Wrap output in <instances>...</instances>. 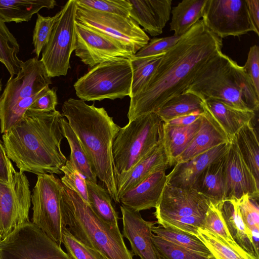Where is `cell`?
<instances>
[{
    "label": "cell",
    "mask_w": 259,
    "mask_h": 259,
    "mask_svg": "<svg viewBox=\"0 0 259 259\" xmlns=\"http://www.w3.org/2000/svg\"><path fill=\"white\" fill-rule=\"evenodd\" d=\"M151 230L154 234L167 241L214 258L203 242L196 236L161 226L157 227L154 226Z\"/></svg>",
    "instance_id": "37"
},
{
    "label": "cell",
    "mask_w": 259,
    "mask_h": 259,
    "mask_svg": "<svg viewBox=\"0 0 259 259\" xmlns=\"http://www.w3.org/2000/svg\"><path fill=\"white\" fill-rule=\"evenodd\" d=\"M75 55L84 64L93 67L100 63L134 55L119 42L76 21Z\"/></svg>",
    "instance_id": "15"
},
{
    "label": "cell",
    "mask_w": 259,
    "mask_h": 259,
    "mask_svg": "<svg viewBox=\"0 0 259 259\" xmlns=\"http://www.w3.org/2000/svg\"><path fill=\"white\" fill-rule=\"evenodd\" d=\"M61 183L54 174L38 175L31 196L32 222L60 246L66 228L60 206Z\"/></svg>",
    "instance_id": "11"
},
{
    "label": "cell",
    "mask_w": 259,
    "mask_h": 259,
    "mask_svg": "<svg viewBox=\"0 0 259 259\" xmlns=\"http://www.w3.org/2000/svg\"><path fill=\"white\" fill-rule=\"evenodd\" d=\"M242 219L246 226L251 230L259 229V208L257 201L245 195L236 199Z\"/></svg>",
    "instance_id": "46"
},
{
    "label": "cell",
    "mask_w": 259,
    "mask_h": 259,
    "mask_svg": "<svg viewBox=\"0 0 259 259\" xmlns=\"http://www.w3.org/2000/svg\"><path fill=\"white\" fill-rule=\"evenodd\" d=\"M76 0L67 1L61 10L50 38L40 60L52 77L65 76L70 68V59L76 46Z\"/></svg>",
    "instance_id": "10"
},
{
    "label": "cell",
    "mask_w": 259,
    "mask_h": 259,
    "mask_svg": "<svg viewBox=\"0 0 259 259\" xmlns=\"http://www.w3.org/2000/svg\"><path fill=\"white\" fill-rule=\"evenodd\" d=\"M226 154L208 165L197 179L193 189L214 204L225 199Z\"/></svg>",
    "instance_id": "25"
},
{
    "label": "cell",
    "mask_w": 259,
    "mask_h": 259,
    "mask_svg": "<svg viewBox=\"0 0 259 259\" xmlns=\"http://www.w3.org/2000/svg\"><path fill=\"white\" fill-rule=\"evenodd\" d=\"M60 206L69 231L104 259H133L134 254L126 247L118 226L102 220L76 192L62 182Z\"/></svg>",
    "instance_id": "5"
},
{
    "label": "cell",
    "mask_w": 259,
    "mask_h": 259,
    "mask_svg": "<svg viewBox=\"0 0 259 259\" xmlns=\"http://www.w3.org/2000/svg\"><path fill=\"white\" fill-rule=\"evenodd\" d=\"M63 117L88 155L97 177L105 185L111 199L120 203L115 183L112 145L120 127L103 107L69 98L62 106Z\"/></svg>",
    "instance_id": "3"
},
{
    "label": "cell",
    "mask_w": 259,
    "mask_h": 259,
    "mask_svg": "<svg viewBox=\"0 0 259 259\" xmlns=\"http://www.w3.org/2000/svg\"><path fill=\"white\" fill-rule=\"evenodd\" d=\"M61 14V10L53 16H44L37 14L33 32V52L38 59L40 53L47 44L54 27Z\"/></svg>",
    "instance_id": "40"
},
{
    "label": "cell",
    "mask_w": 259,
    "mask_h": 259,
    "mask_svg": "<svg viewBox=\"0 0 259 259\" xmlns=\"http://www.w3.org/2000/svg\"><path fill=\"white\" fill-rule=\"evenodd\" d=\"M202 18L205 26L222 39L254 32L246 0H206Z\"/></svg>",
    "instance_id": "13"
},
{
    "label": "cell",
    "mask_w": 259,
    "mask_h": 259,
    "mask_svg": "<svg viewBox=\"0 0 259 259\" xmlns=\"http://www.w3.org/2000/svg\"><path fill=\"white\" fill-rule=\"evenodd\" d=\"M76 21L113 39L134 54L150 40L145 31L130 17L77 6Z\"/></svg>",
    "instance_id": "12"
},
{
    "label": "cell",
    "mask_w": 259,
    "mask_h": 259,
    "mask_svg": "<svg viewBox=\"0 0 259 259\" xmlns=\"http://www.w3.org/2000/svg\"><path fill=\"white\" fill-rule=\"evenodd\" d=\"M230 143L218 145L190 160L176 163L167 175V184L181 188L193 189L201 174L208 165L226 153Z\"/></svg>",
    "instance_id": "19"
},
{
    "label": "cell",
    "mask_w": 259,
    "mask_h": 259,
    "mask_svg": "<svg viewBox=\"0 0 259 259\" xmlns=\"http://www.w3.org/2000/svg\"><path fill=\"white\" fill-rule=\"evenodd\" d=\"M185 92L203 101L215 99L241 110L255 112L259 109V95L243 67L222 52L199 70Z\"/></svg>",
    "instance_id": "4"
},
{
    "label": "cell",
    "mask_w": 259,
    "mask_h": 259,
    "mask_svg": "<svg viewBox=\"0 0 259 259\" xmlns=\"http://www.w3.org/2000/svg\"><path fill=\"white\" fill-rule=\"evenodd\" d=\"M56 91L55 88L49 89L31 104L28 110L44 113L56 110V106L58 104Z\"/></svg>",
    "instance_id": "48"
},
{
    "label": "cell",
    "mask_w": 259,
    "mask_h": 259,
    "mask_svg": "<svg viewBox=\"0 0 259 259\" xmlns=\"http://www.w3.org/2000/svg\"><path fill=\"white\" fill-rule=\"evenodd\" d=\"M64 176L61 182L68 188L76 192L88 204V194L85 179L77 171L69 160H67L62 167Z\"/></svg>",
    "instance_id": "43"
},
{
    "label": "cell",
    "mask_w": 259,
    "mask_h": 259,
    "mask_svg": "<svg viewBox=\"0 0 259 259\" xmlns=\"http://www.w3.org/2000/svg\"><path fill=\"white\" fill-rule=\"evenodd\" d=\"M181 37L174 34L167 37H154L134 54L132 58H143L164 54L179 41Z\"/></svg>",
    "instance_id": "45"
},
{
    "label": "cell",
    "mask_w": 259,
    "mask_h": 259,
    "mask_svg": "<svg viewBox=\"0 0 259 259\" xmlns=\"http://www.w3.org/2000/svg\"><path fill=\"white\" fill-rule=\"evenodd\" d=\"M235 139L243 158L259 183V143L251 122L243 126Z\"/></svg>",
    "instance_id": "33"
},
{
    "label": "cell",
    "mask_w": 259,
    "mask_h": 259,
    "mask_svg": "<svg viewBox=\"0 0 259 259\" xmlns=\"http://www.w3.org/2000/svg\"><path fill=\"white\" fill-rule=\"evenodd\" d=\"M252 244L256 256L258 258V248H259V229H254L251 230Z\"/></svg>",
    "instance_id": "52"
},
{
    "label": "cell",
    "mask_w": 259,
    "mask_h": 259,
    "mask_svg": "<svg viewBox=\"0 0 259 259\" xmlns=\"http://www.w3.org/2000/svg\"><path fill=\"white\" fill-rule=\"evenodd\" d=\"M156 222L163 227L197 237L198 228H203L204 219L195 217H179Z\"/></svg>",
    "instance_id": "44"
},
{
    "label": "cell",
    "mask_w": 259,
    "mask_h": 259,
    "mask_svg": "<svg viewBox=\"0 0 259 259\" xmlns=\"http://www.w3.org/2000/svg\"><path fill=\"white\" fill-rule=\"evenodd\" d=\"M62 243L71 259H104L99 253L75 238L66 227L62 233Z\"/></svg>",
    "instance_id": "42"
},
{
    "label": "cell",
    "mask_w": 259,
    "mask_h": 259,
    "mask_svg": "<svg viewBox=\"0 0 259 259\" xmlns=\"http://www.w3.org/2000/svg\"><path fill=\"white\" fill-rule=\"evenodd\" d=\"M169 166V159L162 138L153 150L136 165L116 186L119 199L126 192L135 187L153 172L161 169H166Z\"/></svg>",
    "instance_id": "23"
},
{
    "label": "cell",
    "mask_w": 259,
    "mask_h": 259,
    "mask_svg": "<svg viewBox=\"0 0 259 259\" xmlns=\"http://www.w3.org/2000/svg\"><path fill=\"white\" fill-rule=\"evenodd\" d=\"M122 236L127 238L134 255L140 259H159L152 240V228L156 223L145 220L140 212L120 205Z\"/></svg>",
    "instance_id": "18"
},
{
    "label": "cell",
    "mask_w": 259,
    "mask_h": 259,
    "mask_svg": "<svg viewBox=\"0 0 259 259\" xmlns=\"http://www.w3.org/2000/svg\"><path fill=\"white\" fill-rule=\"evenodd\" d=\"M249 18L254 32L259 35V0H246Z\"/></svg>",
    "instance_id": "50"
},
{
    "label": "cell",
    "mask_w": 259,
    "mask_h": 259,
    "mask_svg": "<svg viewBox=\"0 0 259 259\" xmlns=\"http://www.w3.org/2000/svg\"><path fill=\"white\" fill-rule=\"evenodd\" d=\"M0 119H1V114H0Z\"/></svg>",
    "instance_id": "55"
},
{
    "label": "cell",
    "mask_w": 259,
    "mask_h": 259,
    "mask_svg": "<svg viewBox=\"0 0 259 259\" xmlns=\"http://www.w3.org/2000/svg\"><path fill=\"white\" fill-rule=\"evenodd\" d=\"M201 116L188 125H171L163 122V142L170 166L175 164L176 159L197 133L201 123Z\"/></svg>",
    "instance_id": "27"
},
{
    "label": "cell",
    "mask_w": 259,
    "mask_h": 259,
    "mask_svg": "<svg viewBox=\"0 0 259 259\" xmlns=\"http://www.w3.org/2000/svg\"><path fill=\"white\" fill-rule=\"evenodd\" d=\"M203 228L219 237L237 251L244 254L248 253L234 240L228 230L219 208L217 205L214 204L211 202L205 214Z\"/></svg>",
    "instance_id": "38"
},
{
    "label": "cell",
    "mask_w": 259,
    "mask_h": 259,
    "mask_svg": "<svg viewBox=\"0 0 259 259\" xmlns=\"http://www.w3.org/2000/svg\"><path fill=\"white\" fill-rule=\"evenodd\" d=\"M222 39L209 30L202 19L194 25L165 53L144 90L130 98L129 121L155 112L185 92L199 70L222 52Z\"/></svg>",
    "instance_id": "1"
},
{
    "label": "cell",
    "mask_w": 259,
    "mask_h": 259,
    "mask_svg": "<svg viewBox=\"0 0 259 259\" xmlns=\"http://www.w3.org/2000/svg\"><path fill=\"white\" fill-rule=\"evenodd\" d=\"M14 169L0 140V180L9 182L11 180Z\"/></svg>",
    "instance_id": "49"
},
{
    "label": "cell",
    "mask_w": 259,
    "mask_h": 259,
    "mask_svg": "<svg viewBox=\"0 0 259 259\" xmlns=\"http://www.w3.org/2000/svg\"><path fill=\"white\" fill-rule=\"evenodd\" d=\"M165 169L158 170L147 177L119 198L121 205L140 212L155 208L167 183Z\"/></svg>",
    "instance_id": "20"
},
{
    "label": "cell",
    "mask_w": 259,
    "mask_h": 259,
    "mask_svg": "<svg viewBox=\"0 0 259 259\" xmlns=\"http://www.w3.org/2000/svg\"><path fill=\"white\" fill-rule=\"evenodd\" d=\"M216 205L219 208L228 230L235 242L245 251L256 256L251 230L242 219L236 199H225Z\"/></svg>",
    "instance_id": "26"
},
{
    "label": "cell",
    "mask_w": 259,
    "mask_h": 259,
    "mask_svg": "<svg viewBox=\"0 0 259 259\" xmlns=\"http://www.w3.org/2000/svg\"><path fill=\"white\" fill-rule=\"evenodd\" d=\"M225 199H239L245 195L258 200L259 183L243 158L234 138L226 153Z\"/></svg>",
    "instance_id": "17"
},
{
    "label": "cell",
    "mask_w": 259,
    "mask_h": 259,
    "mask_svg": "<svg viewBox=\"0 0 259 259\" xmlns=\"http://www.w3.org/2000/svg\"><path fill=\"white\" fill-rule=\"evenodd\" d=\"M151 237L159 259H215L175 245L153 233Z\"/></svg>",
    "instance_id": "39"
},
{
    "label": "cell",
    "mask_w": 259,
    "mask_h": 259,
    "mask_svg": "<svg viewBox=\"0 0 259 259\" xmlns=\"http://www.w3.org/2000/svg\"><path fill=\"white\" fill-rule=\"evenodd\" d=\"M56 5L54 0H0V19L5 23L28 22L41 9Z\"/></svg>",
    "instance_id": "28"
},
{
    "label": "cell",
    "mask_w": 259,
    "mask_h": 259,
    "mask_svg": "<svg viewBox=\"0 0 259 259\" xmlns=\"http://www.w3.org/2000/svg\"><path fill=\"white\" fill-rule=\"evenodd\" d=\"M2 239V238H1V234H0V240Z\"/></svg>",
    "instance_id": "54"
},
{
    "label": "cell",
    "mask_w": 259,
    "mask_h": 259,
    "mask_svg": "<svg viewBox=\"0 0 259 259\" xmlns=\"http://www.w3.org/2000/svg\"><path fill=\"white\" fill-rule=\"evenodd\" d=\"M89 204L92 210L109 225L118 226L117 212L106 189L97 183L86 181Z\"/></svg>",
    "instance_id": "32"
},
{
    "label": "cell",
    "mask_w": 259,
    "mask_h": 259,
    "mask_svg": "<svg viewBox=\"0 0 259 259\" xmlns=\"http://www.w3.org/2000/svg\"><path fill=\"white\" fill-rule=\"evenodd\" d=\"M20 46L5 23L0 19V62L10 74L16 75L21 69L22 61L18 57Z\"/></svg>",
    "instance_id": "34"
},
{
    "label": "cell",
    "mask_w": 259,
    "mask_h": 259,
    "mask_svg": "<svg viewBox=\"0 0 259 259\" xmlns=\"http://www.w3.org/2000/svg\"><path fill=\"white\" fill-rule=\"evenodd\" d=\"M51 78L36 57L22 62L15 77H10L0 96V130L7 133L31 104L49 89Z\"/></svg>",
    "instance_id": "6"
},
{
    "label": "cell",
    "mask_w": 259,
    "mask_h": 259,
    "mask_svg": "<svg viewBox=\"0 0 259 259\" xmlns=\"http://www.w3.org/2000/svg\"><path fill=\"white\" fill-rule=\"evenodd\" d=\"M162 138L163 122L155 112L141 115L120 128L112 145L116 187Z\"/></svg>",
    "instance_id": "7"
},
{
    "label": "cell",
    "mask_w": 259,
    "mask_h": 259,
    "mask_svg": "<svg viewBox=\"0 0 259 259\" xmlns=\"http://www.w3.org/2000/svg\"><path fill=\"white\" fill-rule=\"evenodd\" d=\"M197 237L203 242L215 259H258L249 253L237 251L219 237L205 229L198 228Z\"/></svg>",
    "instance_id": "36"
},
{
    "label": "cell",
    "mask_w": 259,
    "mask_h": 259,
    "mask_svg": "<svg viewBox=\"0 0 259 259\" xmlns=\"http://www.w3.org/2000/svg\"><path fill=\"white\" fill-rule=\"evenodd\" d=\"M2 87H3V84H2V79L0 76V96H1V92H2Z\"/></svg>",
    "instance_id": "53"
},
{
    "label": "cell",
    "mask_w": 259,
    "mask_h": 259,
    "mask_svg": "<svg viewBox=\"0 0 259 259\" xmlns=\"http://www.w3.org/2000/svg\"><path fill=\"white\" fill-rule=\"evenodd\" d=\"M204 105L230 142L239 130L251 122L255 116L252 111L239 109L215 99L204 100Z\"/></svg>",
    "instance_id": "24"
},
{
    "label": "cell",
    "mask_w": 259,
    "mask_h": 259,
    "mask_svg": "<svg viewBox=\"0 0 259 259\" xmlns=\"http://www.w3.org/2000/svg\"><path fill=\"white\" fill-rule=\"evenodd\" d=\"M243 67L259 95V48L257 45H254L250 48L246 63Z\"/></svg>",
    "instance_id": "47"
},
{
    "label": "cell",
    "mask_w": 259,
    "mask_h": 259,
    "mask_svg": "<svg viewBox=\"0 0 259 259\" xmlns=\"http://www.w3.org/2000/svg\"><path fill=\"white\" fill-rule=\"evenodd\" d=\"M203 112H195L189 114L180 116L164 122L171 125H188L197 120ZM164 123V122H163Z\"/></svg>",
    "instance_id": "51"
},
{
    "label": "cell",
    "mask_w": 259,
    "mask_h": 259,
    "mask_svg": "<svg viewBox=\"0 0 259 259\" xmlns=\"http://www.w3.org/2000/svg\"><path fill=\"white\" fill-rule=\"evenodd\" d=\"M164 54L143 58L131 59L133 75L130 98L144 90L155 73Z\"/></svg>",
    "instance_id": "35"
},
{
    "label": "cell",
    "mask_w": 259,
    "mask_h": 259,
    "mask_svg": "<svg viewBox=\"0 0 259 259\" xmlns=\"http://www.w3.org/2000/svg\"><path fill=\"white\" fill-rule=\"evenodd\" d=\"M210 200L194 189H184L166 184L156 206L157 221L179 217L204 219Z\"/></svg>",
    "instance_id": "16"
},
{
    "label": "cell",
    "mask_w": 259,
    "mask_h": 259,
    "mask_svg": "<svg viewBox=\"0 0 259 259\" xmlns=\"http://www.w3.org/2000/svg\"><path fill=\"white\" fill-rule=\"evenodd\" d=\"M200 127L175 164L190 160L218 145L230 141L203 104Z\"/></svg>",
    "instance_id": "22"
},
{
    "label": "cell",
    "mask_w": 259,
    "mask_h": 259,
    "mask_svg": "<svg viewBox=\"0 0 259 259\" xmlns=\"http://www.w3.org/2000/svg\"><path fill=\"white\" fill-rule=\"evenodd\" d=\"M0 259H71L56 241L30 221L0 240Z\"/></svg>",
    "instance_id": "9"
},
{
    "label": "cell",
    "mask_w": 259,
    "mask_h": 259,
    "mask_svg": "<svg viewBox=\"0 0 259 259\" xmlns=\"http://www.w3.org/2000/svg\"><path fill=\"white\" fill-rule=\"evenodd\" d=\"M133 75L131 59H118L92 67L73 86L76 96L84 102L122 99L131 95Z\"/></svg>",
    "instance_id": "8"
},
{
    "label": "cell",
    "mask_w": 259,
    "mask_h": 259,
    "mask_svg": "<svg viewBox=\"0 0 259 259\" xmlns=\"http://www.w3.org/2000/svg\"><path fill=\"white\" fill-rule=\"evenodd\" d=\"M130 17L150 35L161 34L170 18L171 0H129Z\"/></svg>",
    "instance_id": "21"
},
{
    "label": "cell",
    "mask_w": 259,
    "mask_h": 259,
    "mask_svg": "<svg viewBox=\"0 0 259 259\" xmlns=\"http://www.w3.org/2000/svg\"><path fill=\"white\" fill-rule=\"evenodd\" d=\"M78 7L104 13L130 17L129 0H76Z\"/></svg>",
    "instance_id": "41"
},
{
    "label": "cell",
    "mask_w": 259,
    "mask_h": 259,
    "mask_svg": "<svg viewBox=\"0 0 259 259\" xmlns=\"http://www.w3.org/2000/svg\"><path fill=\"white\" fill-rule=\"evenodd\" d=\"M206 1L183 0L172 8L169 28L174 35L182 36L200 20Z\"/></svg>",
    "instance_id": "29"
},
{
    "label": "cell",
    "mask_w": 259,
    "mask_h": 259,
    "mask_svg": "<svg viewBox=\"0 0 259 259\" xmlns=\"http://www.w3.org/2000/svg\"><path fill=\"white\" fill-rule=\"evenodd\" d=\"M204 101L197 96L184 92L166 102L157 111L163 122L195 112H203Z\"/></svg>",
    "instance_id": "31"
},
{
    "label": "cell",
    "mask_w": 259,
    "mask_h": 259,
    "mask_svg": "<svg viewBox=\"0 0 259 259\" xmlns=\"http://www.w3.org/2000/svg\"><path fill=\"white\" fill-rule=\"evenodd\" d=\"M64 138L68 143L70 159L77 171L86 181L97 183V175L94 167L76 135L64 117L62 120Z\"/></svg>",
    "instance_id": "30"
},
{
    "label": "cell",
    "mask_w": 259,
    "mask_h": 259,
    "mask_svg": "<svg viewBox=\"0 0 259 259\" xmlns=\"http://www.w3.org/2000/svg\"><path fill=\"white\" fill-rule=\"evenodd\" d=\"M31 192L25 174L14 170L9 182L0 180V234L2 239L16 227L29 221Z\"/></svg>",
    "instance_id": "14"
},
{
    "label": "cell",
    "mask_w": 259,
    "mask_h": 259,
    "mask_svg": "<svg viewBox=\"0 0 259 259\" xmlns=\"http://www.w3.org/2000/svg\"><path fill=\"white\" fill-rule=\"evenodd\" d=\"M57 110L44 113L26 111L21 119L3 134L8 157L19 171L37 175H61L67 159L61 149L64 138L62 120Z\"/></svg>",
    "instance_id": "2"
}]
</instances>
